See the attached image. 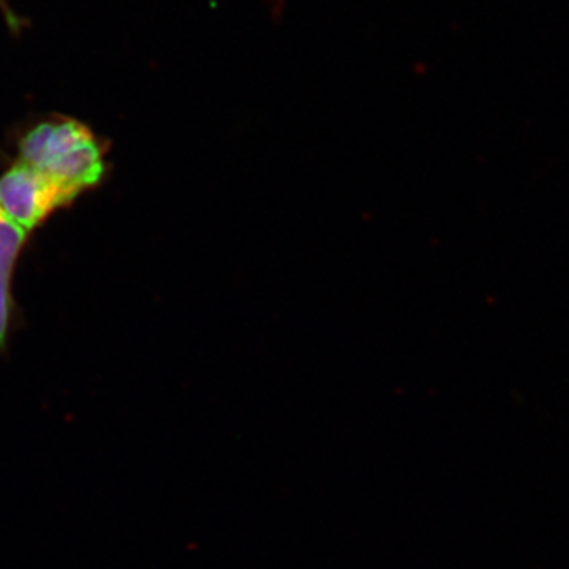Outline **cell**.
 <instances>
[{"mask_svg": "<svg viewBox=\"0 0 569 569\" xmlns=\"http://www.w3.org/2000/svg\"><path fill=\"white\" fill-rule=\"evenodd\" d=\"M104 153L102 141L86 123L56 118L37 123L22 137L18 160L50 176L77 200L102 182Z\"/></svg>", "mask_w": 569, "mask_h": 569, "instance_id": "1", "label": "cell"}, {"mask_svg": "<svg viewBox=\"0 0 569 569\" xmlns=\"http://www.w3.org/2000/svg\"><path fill=\"white\" fill-rule=\"evenodd\" d=\"M73 201L74 198L54 179L20 160L0 176V204L28 233L40 227L52 212Z\"/></svg>", "mask_w": 569, "mask_h": 569, "instance_id": "2", "label": "cell"}, {"mask_svg": "<svg viewBox=\"0 0 569 569\" xmlns=\"http://www.w3.org/2000/svg\"><path fill=\"white\" fill-rule=\"evenodd\" d=\"M28 231L14 223L0 204V348L6 346L10 329L11 307H13L11 280H13L22 247L28 242Z\"/></svg>", "mask_w": 569, "mask_h": 569, "instance_id": "3", "label": "cell"}, {"mask_svg": "<svg viewBox=\"0 0 569 569\" xmlns=\"http://www.w3.org/2000/svg\"><path fill=\"white\" fill-rule=\"evenodd\" d=\"M264 3L272 22L280 24L284 17V9H287V0H264Z\"/></svg>", "mask_w": 569, "mask_h": 569, "instance_id": "4", "label": "cell"}]
</instances>
